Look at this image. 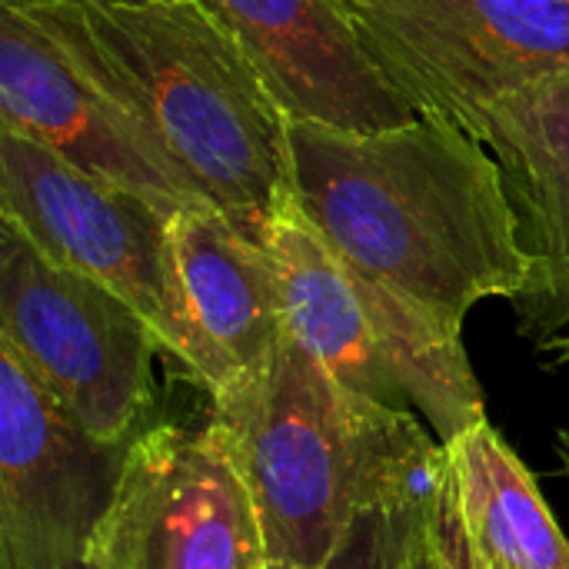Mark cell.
<instances>
[{"label": "cell", "instance_id": "cell-1", "mask_svg": "<svg viewBox=\"0 0 569 569\" xmlns=\"http://www.w3.org/2000/svg\"><path fill=\"white\" fill-rule=\"evenodd\" d=\"M290 187L347 267L453 330L483 300L517 303L533 280L520 217L490 150L417 117L340 130L287 117Z\"/></svg>", "mask_w": 569, "mask_h": 569}, {"label": "cell", "instance_id": "cell-2", "mask_svg": "<svg viewBox=\"0 0 569 569\" xmlns=\"http://www.w3.org/2000/svg\"><path fill=\"white\" fill-rule=\"evenodd\" d=\"M33 17L207 207L263 240L290 190L287 113L203 0H3Z\"/></svg>", "mask_w": 569, "mask_h": 569}, {"label": "cell", "instance_id": "cell-3", "mask_svg": "<svg viewBox=\"0 0 569 569\" xmlns=\"http://www.w3.org/2000/svg\"><path fill=\"white\" fill-rule=\"evenodd\" d=\"M207 430L237 467L273 569H323L367 513L410 510L447 480L413 410L343 387L300 343L210 397Z\"/></svg>", "mask_w": 569, "mask_h": 569}, {"label": "cell", "instance_id": "cell-4", "mask_svg": "<svg viewBox=\"0 0 569 569\" xmlns=\"http://www.w3.org/2000/svg\"><path fill=\"white\" fill-rule=\"evenodd\" d=\"M263 247L277 273L283 333L343 387L413 410L440 443L487 420L463 330L347 267L310 223L293 187L270 210Z\"/></svg>", "mask_w": 569, "mask_h": 569}, {"label": "cell", "instance_id": "cell-5", "mask_svg": "<svg viewBox=\"0 0 569 569\" xmlns=\"http://www.w3.org/2000/svg\"><path fill=\"white\" fill-rule=\"evenodd\" d=\"M0 350L47 400L103 443H133L157 423L153 327L103 283L40 253L0 220Z\"/></svg>", "mask_w": 569, "mask_h": 569}, {"label": "cell", "instance_id": "cell-6", "mask_svg": "<svg viewBox=\"0 0 569 569\" xmlns=\"http://www.w3.org/2000/svg\"><path fill=\"white\" fill-rule=\"evenodd\" d=\"M370 60L430 120L470 130L569 73V0H343Z\"/></svg>", "mask_w": 569, "mask_h": 569}, {"label": "cell", "instance_id": "cell-7", "mask_svg": "<svg viewBox=\"0 0 569 569\" xmlns=\"http://www.w3.org/2000/svg\"><path fill=\"white\" fill-rule=\"evenodd\" d=\"M170 217L147 197L0 130V220L60 267L123 297L160 337L167 377L180 380L183 343L170 273Z\"/></svg>", "mask_w": 569, "mask_h": 569}, {"label": "cell", "instance_id": "cell-8", "mask_svg": "<svg viewBox=\"0 0 569 569\" xmlns=\"http://www.w3.org/2000/svg\"><path fill=\"white\" fill-rule=\"evenodd\" d=\"M253 500L220 440L157 420L127 450L87 569H267Z\"/></svg>", "mask_w": 569, "mask_h": 569}, {"label": "cell", "instance_id": "cell-9", "mask_svg": "<svg viewBox=\"0 0 569 569\" xmlns=\"http://www.w3.org/2000/svg\"><path fill=\"white\" fill-rule=\"evenodd\" d=\"M127 450L83 433L0 350V569H87Z\"/></svg>", "mask_w": 569, "mask_h": 569}, {"label": "cell", "instance_id": "cell-10", "mask_svg": "<svg viewBox=\"0 0 569 569\" xmlns=\"http://www.w3.org/2000/svg\"><path fill=\"white\" fill-rule=\"evenodd\" d=\"M0 130L20 133L77 170L177 213L200 203L137 137L107 93L20 7L0 0Z\"/></svg>", "mask_w": 569, "mask_h": 569}, {"label": "cell", "instance_id": "cell-11", "mask_svg": "<svg viewBox=\"0 0 569 569\" xmlns=\"http://www.w3.org/2000/svg\"><path fill=\"white\" fill-rule=\"evenodd\" d=\"M170 273L183 343L180 380L207 400L260 370L283 333L277 273L263 240L213 207L170 217Z\"/></svg>", "mask_w": 569, "mask_h": 569}, {"label": "cell", "instance_id": "cell-12", "mask_svg": "<svg viewBox=\"0 0 569 569\" xmlns=\"http://www.w3.org/2000/svg\"><path fill=\"white\" fill-rule=\"evenodd\" d=\"M293 120L387 130L420 113L370 60L343 0H203Z\"/></svg>", "mask_w": 569, "mask_h": 569}, {"label": "cell", "instance_id": "cell-13", "mask_svg": "<svg viewBox=\"0 0 569 569\" xmlns=\"http://www.w3.org/2000/svg\"><path fill=\"white\" fill-rule=\"evenodd\" d=\"M467 133L497 160L533 257V280L513 303L527 330L569 300V73L500 100Z\"/></svg>", "mask_w": 569, "mask_h": 569}, {"label": "cell", "instance_id": "cell-14", "mask_svg": "<svg viewBox=\"0 0 569 569\" xmlns=\"http://www.w3.org/2000/svg\"><path fill=\"white\" fill-rule=\"evenodd\" d=\"M443 450L450 497L477 569H569V537L530 467L490 420Z\"/></svg>", "mask_w": 569, "mask_h": 569}, {"label": "cell", "instance_id": "cell-15", "mask_svg": "<svg viewBox=\"0 0 569 569\" xmlns=\"http://www.w3.org/2000/svg\"><path fill=\"white\" fill-rule=\"evenodd\" d=\"M403 569H477L447 480L433 500L413 507L407 517Z\"/></svg>", "mask_w": 569, "mask_h": 569}, {"label": "cell", "instance_id": "cell-16", "mask_svg": "<svg viewBox=\"0 0 569 569\" xmlns=\"http://www.w3.org/2000/svg\"><path fill=\"white\" fill-rule=\"evenodd\" d=\"M410 510L367 513L353 527L347 547L323 569H403V543H407Z\"/></svg>", "mask_w": 569, "mask_h": 569}, {"label": "cell", "instance_id": "cell-17", "mask_svg": "<svg viewBox=\"0 0 569 569\" xmlns=\"http://www.w3.org/2000/svg\"><path fill=\"white\" fill-rule=\"evenodd\" d=\"M523 337H530L537 343V353L547 357L553 367H569V300L533 327H527Z\"/></svg>", "mask_w": 569, "mask_h": 569}, {"label": "cell", "instance_id": "cell-18", "mask_svg": "<svg viewBox=\"0 0 569 569\" xmlns=\"http://www.w3.org/2000/svg\"><path fill=\"white\" fill-rule=\"evenodd\" d=\"M557 457H560V463H563V473H567V480H569V427L557 433Z\"/></svg>", "mask_w": 569, "mask_h": 569}, {"label": "cell", "instance_id": "cell-19", "mask_svg": "<svg viewBox=\"0 0 569 569\" xmlns=\"http://www.w3.org/2000/svg\"><path fill=\"white\" fill-rule=\"evenodd\" d=\"M267 569H273V567H267Z\"/></svg>", "mask_w": 569, "mask_h": 569}]
</instances>
